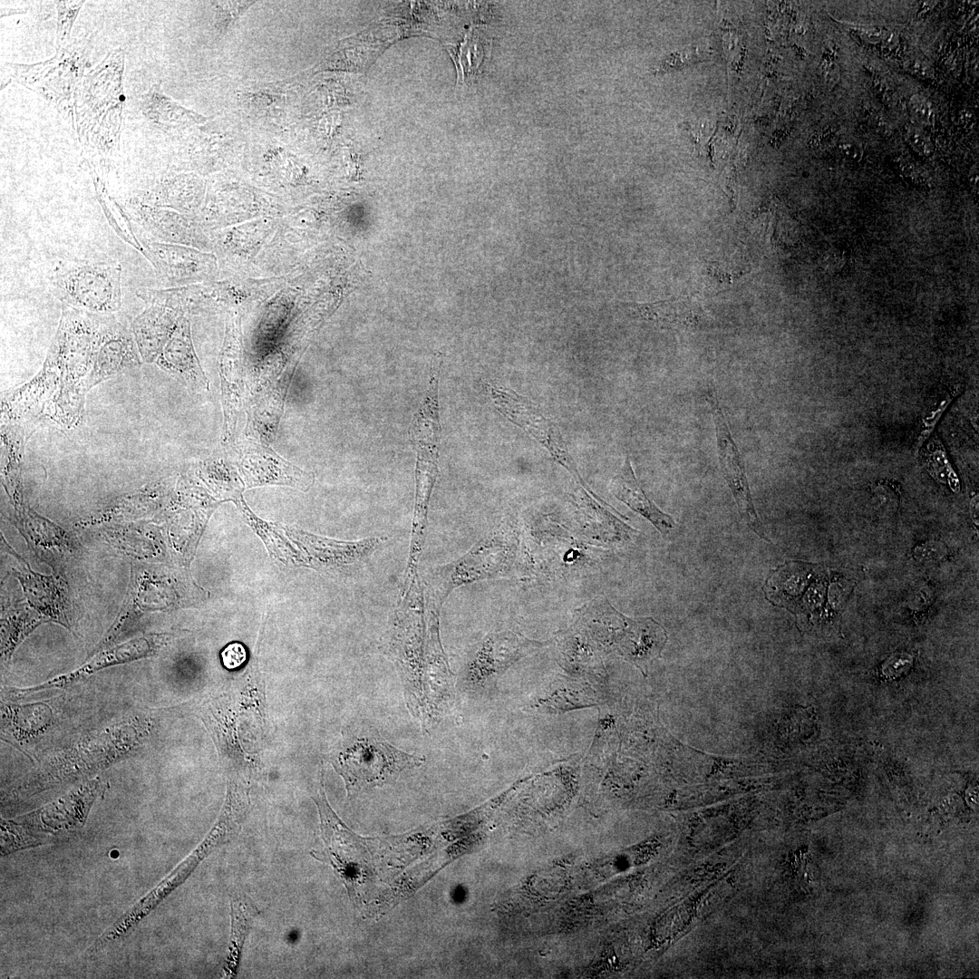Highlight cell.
Masks as SVG:
<instances>
[{"instance_id":"5b68a950","label":"cell","mask_w":979,"mask_h":979,"mask_svg":"<svg viewBox=\"0 0 979 979\" xmlns=\"http://www.w3.org/2000/svg\"><path fill=\"white\" fill-rule=\"evenodd\" d=\"M518 530L503 525L458 560L434 569L425 581L427 601L438 608L456 587L507 575L515 562Z\"/></svg>"},{"instance_id":"277c9868","label":"cell","mask_w":979,"mask_h":979,"mask_svg":"<svg viewBox=\"0 0 979 979\" xmlns=\"http://www.w3.org/2000/svg\"><path fill=\"white\" fill-rule=\"evenodd\" d=\"M348 796L395 780L405 770L424 764L425 757L405 752L366 727L347 738L330 758Z\"/></svg>"},{"instance_id":"e0dca14e","label":"cell","mask_w":979,"mask_h":979,"mask_svg":"<svg viewBox=\"0 0 979 979\" xmlns=\"http://www.w3.org/2000/svg\"><path fill=\"white\" fill-rule=\"evenodd\" d=\"M609 490L617 499L648 519L662 534L667 535L674 528L673 518L659 509L639 486L629 458L625 460L620 470L613 477Z\"/></svg>"},{"instance_id":"52a82bcc","label":"cell","mask_w":979,"mask_h":979,"mask_svg":"<svg viewBox=\"0 0 979 979\" xmlns=\"http://www.w3.org/2000/svg\"><path fill=\"white\" fill-rule=\"evenodd\" d=\"M50 281L65 306L98 315H110L121 308V267L118 263L63 264Z\"/></svg>"},{"instance_id":"5bb4252c","label":"cell","mask_w":979,"mask_h":979,"mask_svg":"<svg viewBox=\"0 0 979 979\" xmlns=\"http://www.w3.org/2000/svg\"><path fill=\"white\" fill-rule=\"evenodd\" d=\"M179 319L175 313L157 304H152L133 319L130 328L144 363L156 362Z\"/></svg>"},{"instance_id":"6da1fadb","label":"cell","mask_w":979,"mask_h":979,"mask_svg":"<svg viewBox=\"0 0 979 979\" xmlns=\"http://www.w3.org/2000/svg\"><path fill=\"white\" fill-rule=\"evenodd\" d=\"M124 52L111 51L83 76L74 105V126L79 142L91 158L106 160L119 143L124 95Z\"/></svg>"},{"instance_id":"ac0fdd59","label":"cell","mask_w":979,"mask_h":979,"mask_svg":"<svg viewBox=\"0 0 979 979\" xmlns=\"http://www.w3.org/2000/svg\"><path fill=\"white\" fill-rule=\"evenodd\" d=\"M293 373L294 371L285 372L277 381L253 399L249 428L262 443L268 445L276 437Z\"/></svg>"},{"instance_id":"7402d4cb","label":"cell","mask_w":979,"mask_h":979,"mask_svg":"<svg viewBox=\"0 0 979 979\" xmlns=\"http://www.w3.org/2000/svg\"><path fill=\"white\" fill-rule=\"evenodd\" d=\"M92 177L98 201L101 204L102 209L103 210L109 224L122 240L143 255V246L132 231L128 216L117 201L110 196L102 180L94 170H92Z\"/></svg>"},{"instance_id":"ffe728a7","label":"cell","mask_w":979,"mask_h":979,"mask_svg":"<svg viewBox=\"0 0 979 979\" xmlns=\"http://www.w3.org/2000/svg\"><path fill=\"white\" fill-rule=\"evenodd\" d=\"M141 109L147 120L162 131H173L206 121L201 114L182 107L167 96L160 84H154L142 94Z\"/></svg>"},{"instance_id":"f1b7e54d","label":"cell","mask_w":979,"mask_h":979,"mask_svg":"<svg viewBox=\"0 0 979 979\" xmlns=\"http://www.w3.org/2000/svg\"><path fill=\"white\" fill-rule=\"evenodd\" d=\"M26 10L27 9H20V8H16V9H11V8L10 9H7V8L3 9V8H1V17L5 16V15H14V14L26 13Z\"/></svg>"},{"instance_id":"4316f807","label":"cell","mask_w":979,"mask_h":979,"mask_svg":"<svg viewBox=\"0 0 979 979\" xmlns=\"http://www.w3.org/2000/svg\"><path fill=\"white\" fill-rule=\"evenodd\" d=\"M911 104L914 111L917 117L922 120H929L931 118L932 111L930 106L926 101L919 96H913L911 99Z\"/></svg>"},{"instance_id":"ba28073f","label":"cell","mask_w":979,"mask_h":979,"mask_svg":"<svg viewBox=\"0 0 979 979\" xmlns=\"http://www.w3.org/2000/svg\"><path fill=\"white\" fill-rule=\"evenodd\" d=\"M86 54L82 47L69 44L44 62L34 64L6 63L10 78L43 96L74 125V105L83 78Z\"/></svg>"},{"instance_id":"cb8c5ba5","label":"cell","mask_w":979,"mask_h":979,"mask_svg":"<svg viewBox=\"0 0 979 979\" xmlns=\"http://www.w3.org/2000/svg\"><path fill=\"white\" fill-rule=\"evenodd\" d=\"M250 1H216L212 5L216 11V29L223 36L235 24L237 20L254 4Z\"/></svg>"},{"instance_id":"30bf717a","label":"cell","mask_w":979,"mask_h":979,"mask_svg":"<svg viewBox=\"0 0 979 979\" xmlns=\"http://www.w3.org/2000/svg\"><path fill=\"white\" fill-rule=\"evenodd\" d=\"M141 364V357L131 328L114 319L102 320L92 366L82 381L83 391L86 393L100 383Z\"/></svg>"},{"instance_id":"603a6c76","label":"cell","mask_w":979,"mask_h":979,"mask_svg":"<svg viewBox=\"0 0 979 979\" xmlns=\"http://www.w3.org/2000/svg\"><path fill=\"white\" fill-rule=\"evenodd\" d=\"M84 3V1L55 2L57 8L56 51L70 44L73 23Z\"/></svg>"},{"instance_id":"d4e9b609","label":"cell","mask_w":979,"mask_h":979,"mask_svg":"<svg viewBox=\"0 0 979 979\" xmlns=\"http://www.w3.org/2000/svg\"><path fill=\"white\" fill-rule=\"evenodd\" d=\"M221 660L227 669L234 670L240 667L247 660L245 646L238 642L228 645L221 652Z\"/></svg>"},{"instance_id":"44dd1931","label":"cell","mask_w":979,"mask_h":979,"mask_svg":"<svg viewBox=\"0 0 979 979\" xmlns=\"http://www.w3.org/2000/svg\"><path fill=\"white\" fill-rule=\"evenodd\" d=\"M523 645V641L509 632L490 635L470 667V679H483L506 668L519 655Z\"/></svg>"},{"instance_id":"3957f363","label":"cell","mask_w":979,"mask_h":979,"mask_svg":"<svg viewBox=\"0 0 979 979\" xmlns=\"http://www.w3.org/2000/svg\"><path fill=\"white\" fill-rule=\"evenodd\" d=\"M418 577L402 589L395 612L388 652L401 677L404 699L421 723L425 711L426 625Z\"/></svg>"},{"instance_id":"9c48e42d","label":"cell","mask_w":979,"mask_h":979,"mask_svg":"<svg viewBox=\"0 0 979 979\" xmlns=\"http://www.w3.org/2000/svg\"><path fill=\"white\" fill-rule=\"evenodd\" d=\"M490 392L495 406L502 414L533 437L587 492L591 491L578 473L561 431L554 422L528 400L509 389L490 386Z\"/></svg>"},{"instance_id":"8992f818","label":"cell","mask_w":979,"mask_h":979,"mask_svg":"<svg viewBox=\"0 0 979 979\" xmlns=\"http://www.w3.org/2000/svg\"><path fill=\"white\" fill-rule=\"evenodd\" d=\"M150 731V722L140 717L116 723L55 757L37 779L44 785L106 767L141 748Z\"/></svg>"},{"instance_id":"d6986e66","label":"cell","mask_w":979,"mask_h":979,"mask_svg":"<svg viewBox=\"0 0 979 979\" xmlns=\"http://www.w3.org/2000/svg\"><path fill=\"white\" fill-rule=\"evenodd\" d=\"M630 317L653 323L663 328L692 327L699 322L696 306L689 298H674L652 303H619Z\"/></svg>"},{"instance_id":"83f0119b","label":"cell","mask_w":979,"mask_h":979,"mask_svg":"<svg viewBox=\"0 0 979 979\" xmlns=\"http://www.w3.org/2000/svg\"><path fill=\"white\" fill-rule=\"evenodd\" d=\"M974 116L967 111H963L960 113V121L965 126H972L974 123Z\"/></svg>"},{"instance_id":"9a60e30c","label":"cell","mask_w":979,"mask_h":979,"mask_svg":"<svg viewBox=\"0 0 979 979\" xmlns=\"http://www.w3.org/2000/svg\"><path fill=\"white\" fill-rule=\"evenodd\" d=\"M155 645L156 641L153 637H143L125 643L120 646L114 647L99 654L90 663L84 664L74 672H71L64 675L53 678L37 686L17 690L16 694L25 695L46 689L63 688L68 686L70 684L77 683L78 681L85 679L89 675L104 667L142 658L153 652Z\"/></svg>"},{"instance_id":"2e32d148","label":"cell","mask_w":979,"mask_h":979,"mask_svg":"<svg viewBox=\"0 0 979 979\" xmlns=\"http://www.w3.org/2000/svg\"><path fill=\"white\" fill-rule=\"evenodd\" d=\"M219 377L223 408L221 442H234L238 419L243 407L245 373L240 355L227 349L220 361Z\"/></svg>"},{"instance_id":"7c38bea8","label":"cell","mask_w":979,"mask_h":979,"mask_svg":"<svg viewBox=\"0 0 979 979\" xmlns=\"http://www.w3.org/2000/svg\"><path fill=\"white\" fill-rule=\"evenodd\" d=\"M239 450L238 466L248 486L282 484L306 490L313 483L312 473L287 462L267 444L251 440Z\"/></svg>"},{"instance_id":"484cf974","label":"cell","mask_w":979,"mask_h":979,"mask_svg":"<svg viewBox=\"0 0 979 979\" xmlns=\"http://www.w3.org/2000/svg\"><path fill=\"white\" fill-rule=\"evenodd\" d=\"M952 399L953 398H949L943 401L939 407L935 411H934L929 417H927L926 421L925 422V428L918 438L917 448H920L923 442L929 437L930 433L933 431L935 426L936 425L937 422L941 418L943 412L947 408Z\"/></svg>"},{"instance_id":"8fae6325","label":"cell","mask_w":979,"mask_h":979,"mask_svg":"<svg viewBox=\"0 0 979 979\" xmlns=\"http://www.w3.org/2000/svg\"><path fill=\"white\" fill-rule=\"evenodd\" d=\"M709 402L715 425L717 451L722 472L733 494L742 519L757 535L767 539L752 503L741 455L732 438L722 409L715 397L710 396Z\"/></svg>"},{"instance_id":"7a4b0ae2","label":"cell","mask_w":979,"mask_h":979,"mask_svg":"<svg viewBox=\"0 0 979 979\" xmlns=\"http://www.w3.org/2000/svg\"><path fill=\"white\" fill-rule=\"evenodd\" d=\"M313 800L319 812L324 848L311 855L332 866L353 904L362 907L371 898L374 877H380L374 856L383 848V839L360 837L338 818L327 801L323 774Z\"/></svg>"},{"instance_id":"4fadbf2b","label":"cell","mask_w":979,"mask_h":979,"mask_svg":"<svg viewBox=\"0 0 979 979\" xmlns=\"http://www.w3.org/2000/svg\"><path fill=\"white\" fill-rule=\"evenodd\" d=\"M163 371L177 376L196 391H208L209 382L195 354L189 321L179 317L177 326L156 360Z\"/></svg>"}]
</instances>
